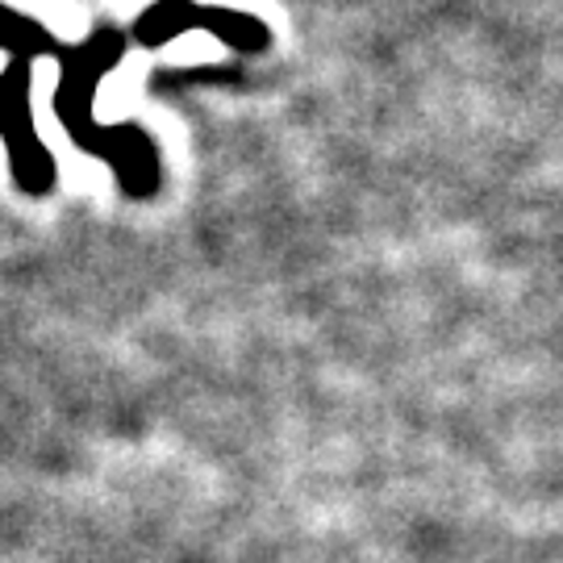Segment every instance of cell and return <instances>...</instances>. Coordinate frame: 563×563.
Instances as JSON below:
<instances>
[{
    "instance_id": "1",
    "label": "cell",
    "mask_w": 563,
    "mask_h": 563,
    "mask_svg": "<svg viewBox=\"0 0 563 563\" xmlns=\"http://www.w3.org/2000/svg\"><path fill=\"white\" fill-rule=\"evenodd\" d=\"M130 34H121L113 25H101L92 38L71 42L59 51V88H55V113H59L63 130L71 134V142L97 155L113 167L118 188L130 201H151L163 184L159 167V146L142 125H104L92 113L97 88L101 80L125 59Z\"/></svg>"
},
{
    "instance_id": "2",
    "label": "cell",
    "mask_w": 563,
    "mask_h": 563,
    "mask_svg": "<svg viewBox=\"0 0 563 563\" xmlns=\"http://www.w3.org/2000/svg\"><path fill=\"white\" fill-rule=\"evenodd\" d=\"M192 30L213 34L239 55H263L272 46V30H267L263 18L239 13V9H222V4H201V0H155L151 9L139 13L134 30H130V42L155 51V46H167L172 38L192 34Z\"/></svg>"
},
{
    "instance_id": "3",
    "label": "cell",
    "mask_w": 563,
    "mask_h": 563,
    "mask_svg": "<svg viewBox=\"0 0 563 563\" xmlns=\"http://www.w3.org/2000/svg\"><path fill=\"white\" fill-rule=\"evenodd\" d=\"M34 63L13 55L9 67L0 71V139L9 151V172L25 197H46L59 184L55 155L42 146L34 130Z\"/></svg>"
},
{
    "instance_id": "4",
    "label": "cell",
    "mask_w": 563,
    "mask_h": 563,
    "mask_svg": "<svg viewBox=\"0 0 563 563\" xmlns=\"http://www.w3.org/2000/svg\"><path fill=\"white\" fill-rule=\"evenodd\" d=\"M67 42H59L42 21L25 18L18 9L0 4V51H9V59L21 55V59L38 63V59H59V51Z\"/></svg>"
}]
</instances>
